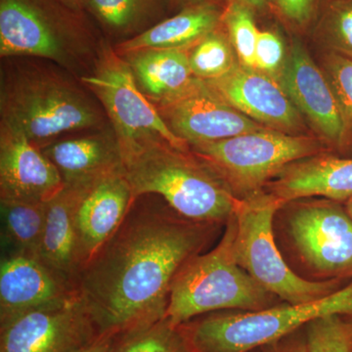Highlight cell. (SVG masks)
Listing matches in <instances>:
<instances>
[{
	"instance_id": "1",
	"label": "cell",
	"mask_w": 352,
	"mask_h": 352,
	"mask_svg": "<svg viewBox=\"0 0 352 352\" xmlns=\"http://www.w3.org/2000/svg\"><path fill=\"white\" fill-rule=\"evenodd\" d=\"M217 226L185 219L161 197L135 198L76 282L101 333L122 335L166 317L175 277L207 247Z\"/></svg>"
},
{
	"instance_id": "2",
	"label": "cell",
	"mask_w": 352,
	"mask_h": 352,
	"mask_svg": "<svg viewBox=\"0 0 352 352\" xmlns=\"http://www.w3.org/2000/svg\"><path fill=\"white\" fill-rule=\"evenodd\" d=\"M1 60L0 126L41 149L65 134L110 126L96 97L73 74L36 58Z\"/></svg>"
},
{
	"instance_id": "3",
	"label": "cell",
	"mask_w": 352,
	"mask_h": 352,
	"mask_svg": "<svg viewBox=\"0 0 352 352\" xmlns=\"http://www.w3.org/2000/svg\"><path fill=\"white\" fill-rule=\"evenodd\" d=\"M124 162L134 198L161 197L192 221L226 223L239 201L191 150L177 149L163 138L146 139L124 155Z\"/></svg>"
},
{
	"instance_id": "4",
	"label": "cell",
	"mask_w": 352,
	"mask_h": 352,
	"mask_svg": "<svg viewBox=\"0 0 352 352\" xmlns=\"http://www.w3.org/2000/svg\"><path fill=\"white\" fill-rule=\"evenodd\" d=\"M103 36L87 13L59 0H0V57L52 62L80 78L94 69Z\"/></svg>"
},
{
	"instance_id": "5",
	"label": "cell",
	"mask_w": 352,
	"mask_h": 352,
	"mask_svg": "<svg viewBox=\"0 0 352 352\" xmlns=\"http://www.w3.org/2000/svg\"><path fill=\"white\" fill-rule=\"evenodd\" d=\"M234 215L217 247L190 258L175 277L166 316L182 325L201 315L223 310L258 311L271 307L266 291L236 258Z\"/></svg>"
},
{
	"instance_id": "6",
	"label": "cell",
	"mask_w": 352,
	"mask_h": 352,
	"mask_svg": "<svg viewBox=\"0 0 352 352\" xmlns=\"http://www.w3.org/2000/svg\"><path fill=\"white\" fill-rule=\"evenodd\" d=\"M331 314L352 317V282L314 302H286L258 311L212 312L182 326L194 352H251Z\"/></svg>"
},
{
	"instance_id": "7",
	"label": "cell",
	"mask_w": 352,
	"mask_h": 352,
	"mask_svg": "<svg viewBox=\"0 0 352 352\" xmlns=\"http://www.w3.org/2000/svg\"><path fill=\"white\" fill-rule=\"evenodd\" d=\"M284 204L267 191L239 199L234 212L236 258L241 267L266 291L291 305L325 298L335 282H314L296 275L285 263L273 233V219Z\"/></svg>"
},
{
	"instance_id": "8",
	"label": "cell",
	"mask_w": 352,
	"mask_h": 352,
	"mask_svg": "<svg viewBox=\"0 0 352 352\" xmlns=\"http://www.w3.org/2000/svg\"><path fill=\"white\" fill-rule=\"evenodd\" d=\"M190 150L219 176L234 196L245 199L263 191L289 164L320 154L321 148L309 136L264 129L191 145Z\"/></svg>"
},
{
	"instance_id": "9",
	"label": "cell",
	"mask_w": 352,
	"mask_h": 352,
	"mask_svg": "<svg viewBox=\"0 0 352 352\" xmlns=\"http://www.w3.org/2000/svg\"><path fill=\"white\" fill-rule=\"evenodd\" d=\"M96 97L119 140L122 157L146 139L163 138L188 151L187 143L175 136L154 104L139 89L126 60L104 39L94 69L80 78Z\"/></svg>"
},
{
	"instance_id": "10",
	"label": "cell",
	"mask_w": 352,
	"mask_h": 352,
	"mask_svg": "<svg viewBox=\"0 0 352 352\" xmlns=\"http://www.w3.org/2000/svg\"><path fill=\"white\" fill-rule=\"evenodd\" d=\"M101 335L78 296L0 326V352H80Z\"/></svg>"
},
{
	"instance_id": "11",
	"label": "cell",
	"mask_w": 352,
	"mask_h": 352,
	"mask_svg": "<svg viewBox=\"0 0 352 352\" xmlns=\"http://www.w3.org/2000/svg\"><path fill=\"white\" fill-rule=\"evenodd\" d=\"M289 233L310 267L325 275L352 272V220L328 201L300 206L289 214Z\"/></svg>"
},
{
	"instance_id": "12",
	"label": "cell",
	"mask_w": 352,
	"mask_h": 352,
	"mask_svg": "<svg viewBox=\"0 0 352 352\" xmlns=\"http://www.w3.org/2000/svg\"><path fill=\"white\" fill-rule=\"evenodd\" d=\"M155 107L189 147L268 129L229 105L199 78L179 96Z\"/></svg>"
},
{
	"instance_id": "13",
	"label": "cell",
	"mask_w": 352,
	"mask_h": 352,
	"mask_svg": "<svg viewBox=\"0 0 352 352\" xmlns=\"http://www.w3.org/2000/svg\"><path fill=\"white\" fill-rule=\"evenodd\" d=\"M278 80L294 105L322 138L337 147H344L351 140L327 76L316 66L302 44H292Z\"/></svg>"
},
{
	"instance_id": "14",
	"label": "cell",
	"mask_w": 352,
	"mask_h": 352,
	"mask_svg": "<svg viewBox=\"0 0 352 352\" xmlns=\"http://www.w3.org/2000/svg\"><path fill=\"white\" fill-rule=\"evenodd\" d=\"M236 110L261 126L296 134L302 129V113L276 78L239 62L228 74L205 82Z\"/></svg>"
},
{
	"instance_id": "15",
	"label": "cell",
	"mask_w": 352,
	"mask_h": 352,
	"mask_svg": "<svg viewBox=\"0 0 352 352\" xmlns=\"http://www.w3.org/2000/svg\"><path fill=\"white\" fill-rule=\"evenodd\" d=\"M78 289L34 256L12 252L0 264V326L21 315L69 302Z\"/></svg>"
},
{
	"instance_id": "16",
	"label": "cell",
	"mask_w": 352,
	"mask_h": 352,
	"mask_svg": "<svg viewBox=\"0 0 352 352\" xmlns=\"http://www.w3.org/2000/svg\"><path fill=\"white\" fill-rule=\"evenodd\" d=\"M64 186L41 149L22 133L0 126V201L46 203Z\"/></svg>"
},
{
	"instance_id": "17",
	"label": "cell",
	"mask_w": 352,
	"mask_h": 352,
	"mask_svg": "<svg viewBox=\"0 0 352 352\" xmlns=\"http://www.w3.org/2000/svg\"><path fill=\"white\" fill-rule=\"evenodd\" d=\"M134 200L124 168L104 176L85 192L76 210L82 270L118 230Z\"/></svg>"
},
{
	"instance_id": "18",
	"label": "cell",
	"mask_w": 352,
	"mask_h": 352,
	"mask_svg": "<svg viewBox=\"0 0 352 352\" xmlns=\"http://www.w3.org/2000/svg\"><path fill=\"white\" fill-rule=\"evenodd\" d=\"M41 151L59 171L65 186L94 184L124 168L119 140L111 124L78 138L58 139Z\"/></svg>"
},
{
	"instance_id": "19",
	"label": "cell",
	"mask_w": 352,
	"mask_h": 352,
	"mask_svg": "<svg viewBox=\"0 0 352 352\" xmlns=\"http://www.w3.org/2000/svg\"><path fill=\"white\" fill-rule=\"evenodd\" d=\"M266 187L284 206L314 196L347 201L352 197V157L321 154L305 157L284 168Z\"/></svg>"
},
{
	"instance_id": "20",
	"label": "cell",
	"mask_w": 352,
	"mask_h": 352,
	"mask_svg": "<svg viewBox=\"0 0 352 352\" xmlns=\"http://www.w3.org/2000/svg\"><path fill=\"white\" fill-rule=\"evenodd\" d=\"M92 185L64 186L56 197L48 201L45 226L38 254L39 261L76 288L82 270L76 210L80 198Z\"/></svg>"
},
{
	"instance_id": "21",
	"label": "cell",
	"mask_w": 352,
	"mask_h": 352,
	"mask_svg": "<svg viewBox=\"0 0 352 352\" xmlns=\"http://www.w3.org/2000/svg\"><path fill=\"white\" fill-rule=\"evenodd\" d=\"M223 10L214 0H203L182 7L135 38L115 44L119 55L142 50H190L221 25Z\"/></svg>"
},
{
	"instance_id": "22",
	"label": "cell",
	"mask_w": 352,
	"mask_h": 352,
	"mask_svg": "<svg viewBox=\"0 0 352 352\" xmlns=\"http://www.w3.org/2000/svg\"><path fill=\"white\" fill-rule=\"evenodd\" d=\"M189 50H142L120 56L131 68L140 91L154 105H161L179 96L195 82Z\"/></svg>"
},
{
	"instance_id": "23",
	"label": "cell",
	"mask_w": 352,
	"mask_h": 352,
	"mask_svg": "<svg viewBox=\"0 0 352 352\" xmlns=\"http://www.w3.org/2000/svg\"><path fill=\"white\" fill-rule=\"evenodd\" d=\"M173 0H85V12L113 45L143 34L170 17Z\"/></svg>"
},
{
	"instance_id": "24",
	"label": "cell",
	"mask_w": 352,
	"mask_h": 352,
	"mask_svg": "<svg viewBox=\"0 0 352 352\" xmlns=\"http://www.w3.org/2000/svg\"><path fill=\"white\" fill-rule=\"evenodd\" d=\"M47 203L0 201L4 237L12 245L13 252L38 258Z\"/></svg>"
},
{
	"instance_id": "25",
	"label": "cell",
	"mask_w": 352,
	"mask_h": 352,
	"mask_svg": "<svg viewBox=\"0 0 352 352\" xmlns=\"http://www.w3.org/2000/svg\"><path fill=\"white\" fill-rule=\"evenodd\" d=\"M113 352H194L182 325L168 316L118 336Z\"/></svg>"
},
{
	"instance_id": "26",
	"label": "cell",
	"mask_w": 352,
	"mask_h": 352,
	"mask_svg": "<svg viewBox=\"0 0 352 352\" xmlns=\"http://www.w3.org/2000/svg\"><path fill=\"white\" fill-rule=\"evenodd\" d=\"M221 27L222 25L189 50L192 73L204 82L221 78L238 63L230 39Z\"/></svg>"
},
{
	"instance_id": "27",
	"label": "cell",
	"mask_w": 352,
	"mask_h": 352,
	"mask_svg": "<svg viewBox=\"0 0 352 352\" xmlns=\"http://www.w3.org/2000/svg\"><path fill=\"white\" fill-rule=\"evenodd\" d=\"M221 24L230 39L238 62L243 66L254 68L259 31L252 7L238 0H230L222 12Z\"/></svg>"
},
{
	"instance_id": "28",
	"label": "cell",
	"mask_w": 352,
	"mask_h": 352,
	"mask_svg": "<svg viewBox=\"0 0 352 352\" xmlns=\"http://www.w3.org/2000/svg\"><path fill=\"white\" fill-rule=\"evenodd\" d=\"M331 314L305 326L309 352H352V317Z\"/></svg>"
},
{
	"instance_id": "29",
	"label": "cell",
	"mask_w": 352,
	"mask_h": 352,
	"mask_svg": "<svg viewBox=\"0 0 352 352\" xmlns=\"http://www.w3.org/2000/svg\"><path fill=\"white\" fill-rule=\"evenodd\" d=\"M323 28L336 53L352 59V0L331 2Z\"/></svg>"
},
{
	"instance_id": "30",
	"label": "cell",
	"mask_w": 352,
	"mask_h": 352,
	"mask_svg": "<svg viewBox=\"0 0 352 352\" xmlns=\"http://www.w3.org/2000/svg\"><path fill=\"white\" fill-rule=\"evenodd\" d=\"M326 76L352 139V59L339 53L329 55L326 59Z\"/></svg>"
},
{
	"instance_id": "31",
	"label": "cell",
	"mask_w": 352,
	"mask_h": 352,
	"mask_svg": "<svg viewBox=\"0 0 352 352\" xmlns=\"http://www.w3.org/2000/svg\"><path fill=\"white\" fill-rule=\"evenodd\" d=\"M286 59L280 36L270 31H259L254 54V69L278 80Z\"/></svg>"
},
{
	"instance_id": "32",
	"label": "cell",
	"mask_w": 352,
	"mask_h": 352,
	"mask_svg": "<svg viewBox=\"0 0 352 352\" xmlns=\"http://www.w3.org/2000/svg\"><path fill=\"white\" fill-rule=\"evenodd\" d=\"M280 12L294 24H307L314 17L318 0H274Z\"/></svg>"
},
{
	"instance_id": "33",
	"label": "cell",
	"mask_w": 352,
	"mask_h": 352,
	"mask_svg": "<svg viewBox=\"0 0 352 352\" xmlns=\"http://www.w3.org/2000/svg\"><path fill=\"white\" fill-rule=\"evenodd\" d=\"M296 332L289 333L286 337L270 342L261 347L263 352H309L308 351L307 339H305V327Z\"/></svg>"
},
{
	"instance_id": "34",
	"label": "cell",
	"mask_w": 352,
	"mask_h": 352,
	"mask_svg": "<svg viewBox=\"0 0 352 352\" xmlns=\"http://www.w3.org/2000/svg\"><path fill=\"white\" fill-rule=\"evenodd\" d=\"M118 336L115 333H102L98 339L80 352H113Z\"/></svg>"
},
{
	"instance_id": "35",
	"label": "cell",
	"mask_w": 352,
	"mask_h": 352,
	"mask_svg": "<svg viewBox=\"0 0 352 352\" xmlns=\"http://www.w3.org/2000/svg\"><path fill=\"white\" fill-rule=\"evenodd\" d=\"M65 6H68L69 8L73 10L78 11V12H85V0H59Z\"/></svg>"
},
{
	"instance_id": "36",
	"label": "cell",
	"mask_w": 352,
	"mask_h": 352,
	"mask_svg": "<svg viewBox=\"0 0 352 352\" xmlns=\"http://www.w3.org/2000/svg\"><path fill=\"white\" fill-rule=\"evenodd\" d=\"M247 6L254 7V8H263L266 6L267 0H238Z\"/></svg>"
},
{
	"instance_id": "37",
	"label": "cell",
	"mask_w": 352,
	"mask_h": 352,
	"mask_svg": "<svg viewBox=\"0 0 352 352\" xmlns=\"http://www.w3.org/2000/svg\"><path fill=\"white\" fill-rule=\"evenodd\" d=\"M173 4H182V7L195 3V2L203 1V0H173Z\"/></svg>"
},
{
	"instance_id": "38",
	"label": "cell",
	"mask_w": 352,
	"mask_h": 352,
	"mask_svg": "<svg viewBox=\"0 0 352 352\" xmlns=\"http://www.w3.org/2000/svg\"><path fill=\"white\" fill-rule=\"evenodd\" d=\"M346 201V210L347 214L349 215V217H351V219L352 220V197H351V198H349V200H347Z\"/></svg>"
}]
</instances>
